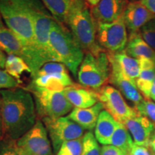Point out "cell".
I'll return each instance as SVG.
<instances>
[{
	"mask_svg": "<svg viewBox=\"0 0 155 155\" xmlns=\"http://www.w3.org/2000/svg\"><path fill=\"white\" fill-rule=\"evenodd\" d=\"M101 155H127L125 152L113 146V145H104L101 148Z\"/></svg>",
	"mask_w": 155,
	"mask_h": 155,
	"instance_id": "33",
	"label": "cell"
},
{
	"mask_svg": "<svg viewBox=\"0 0 155 155\" xmlns=\"http://www.w3.org/2000/svg\"><path fill=\"white\" fill-rule=\"evenodd\" d=\"M104 108V106L101 102L86 108H74L68 115V118L84 129L91 131L96 127L98 116Z\"/></svg>",
	"mask_w": 155,
	"mask_h": 155,
	"instance_id": "18",
	"label": "cell"
},
{
	"mask_svg": "<svg viewBox=\"0 0 155 155\" xmlns=\"http://www.w3.org/2000/svg\"><path fill=\"white\" fill-rule=\"evenodd\" d=\"M63 93L71 105L75 108H86L99 102L96 91L76 85L66 87Z\"/></svg>",
	"mask_w": 155,
	"mask_h": 155,
	"instance_id": "17",
	"label": "cell"
},
{
	"mask_svg": "<svg viewBox=\"0 0 155 155\" xmlns=\"http://www.w3.org/2000/svg\"><path fill=\"white\" fill-rule=\"evenodd\" d=\"M129 131L134 143L138 146L150 147L152 137L155 131V124L140 114L124 122Z\"/></svg>",
	"mask_w": 155,
	"mask_h": 155,
	"instance_id": "14",
	"label": "cell"
},
{
	"mask_svg": "<svg viewBox=\"0 0 155 155\" xmlns=\"http://www.w3.org/2000/svg\"><path fill=\"white\" fill-rule=\"evenodd\" d=\"M42 123L49 135L54 152H58L64 142L82 138L85 129L68 116L58 119L43 118Z\"/></svg>",
	"mask_w": 155,
	"mask_h": 155,
	"instance_id": "10",
	"label": "cell"
},
{
	"mask_svg": "<svg viewBox=\"0 0 155 155\" xmlns=\"http://www.w3.org/2000/svg\"><path fill=\"white\" fill-rule=\"evenodd\" d=\"M134 108L140 115L145 116L155 124V102L144 98Z\"/></svg>",
	"mask_w": 155,
	"mask_h": 155,
	"instance_id": "28",
	"label": "cell"
},
{
	"mask_svg": "<svg viewBox=\"0 0 155 155\" xmlns=\"http://www.w3.org/2000/svg\"><path fill=\"white\" fill-rule=\"evenodd\" d=\"M140 73L136 81L139 92L145 99H150V91L155 77V63L147 58L139 59Z\"/></svg>",
	"mask_w": 155,
	"mask_h": 155,
	"instance_id": "20",
	"label": "cell"
},
{
	"mask_svg": "<svg viewBox=\"0 0 155 155\" xmlns=\"http://www.w3.org/2000/svg\"><path fill=\"white\" fill-rule=\"evenodd\" d=\"M151 99L154 101V102H155V77L154 81H153L152 88H151L150 91V100Z\"/></svg>",
	"mask_w": 155,
	"mask_h": 155,
	"instance_id": "37",
	"label": "cell"
},
{
	"mask_svg": "<svg viewBox=\"0 0 155 155\" xmlns=\"http://www.w3.org/2000/svg\"><path fill=\"white\" fill-rule=\"evenodd\" d=\"M152 155H155V153H154V152H152Z\"/></svg>",
	"mask_w": 155,
	"mask_h": 155,
	"instance_id": "44",
	"label": "cell"
},
{
	"mask_svg": "<svg viewBox=\"0 0 155 155\" xmlns=\"http://www.w3.org/2000/svg\"><path fill=\"white\" fill-rule=\"evenodd\" d=\"M111 65L107 52L97 55L87 53L78 72V80L85 88L98 91L108 82Z\"/></svg>",
	"mask_w": 155,
	"mask_h": 155,
	"instance_id": "6",
	"label": "cell"
},
{
	"mask_svg": "<svg viewBox=\"0 0 155 155\" xmlns=\"http://www.w3.org/2000/svg\"><path fill=\"white\" fill-rule=\"evenodd\" d=\"M56 155H68V154H66V153H65L64 152H63V151L59 150L57 152V154H56Z\"/></svg>",
	"mask_w": 155,
	"mask_h": 155,
	"instance_id": "42",
	"label": "cell"
},
{
	"mask_svg": "<svg viewBox=\"0 0 155 155\" xmlns=\"http://www.w3.org/2000/svg\"><path fill=\"white\" fill-rule=\"evenodd\" d=\"M65 25L85 53L97 55L104 51L97 41V23L84 0H73Z\"/></svg>",
	"mask_w": 155,
	"mask_h": 155,
	"instance_id": "3",
	"label": "cell"
},
{
	"mask_svg": "<svg viewBox=\"0 0 155 155\" xmlns=\"http://www.w3.org/2000/svg\"><path fill=\"white\" fill-rule=\"evenodd\" d=\"M0 13L7 28L20 39L25 49L24 60L33 75L46 62L37 46L30 15L19 0H0Z\"/></svg>",
	"mask_w": 155,
	"mask_h": 155,
	"instance_id": "2",
	"label": "cell"
},
{
	"mask_svg": "<svg viewBox=\"0 0 155 155\" xmlns=\"http://www.w3.org/2000/svg\"><path fill=\"white\" fill-rule=\"evenodd\" d=\"M3 134L2 127V118H1V96H0V137Z\"/></svg>",
	"mask_w": 155,
	"mask_h": 155,
	"instance_id": "40",
	"label": "cell"
},
{
	"mask_svg": "<svg viewBox=\"0 0 155 155\" xmlns=\"http://www.w3.org/2000/svg\"><path fill=\"white\" fill-rule=\"evenodd\" d=\"M16 144L26 155H53L47 129L40 120L17 140Z\"/></svg>",
	"mask_w": 155,
	"mask_h": 155,
	"instance_id": "12",
	"label": "cell"
},
{
	"mask_svg": "<svg viewBox=\"0 0 155 155\" xmlns=\"http://www.w3.org/2000/svg\"><path fill=\"white\" fill-rule=\"evenodd\" d=\"M25 89L33 95L37 112L42 119H58L73 110V106L63 91L48 90L30 86Z\"/></svg>",
	"mask_w": 155,
	"mask_h": 155,
	"instance_id": "7",
	"label": "cell"
},
{
	"mask_svg": "<svg viewBox=\"0 0 155 155\" xmlns=\"http://www.w3.org/2000/svg\"><path fill=\"white\" fill-rule=\"evenodd\" d=\"M107 53L119 65L122 72L131 81L136 82L140 73L139 60L128 55L125 51L116 53Z\"/></svg>",
	"mask_w": 155,
	"mask_h": 155,
	"instance_id": "23",
	"label": "cell"
},
{
	"mask_svg": "<svg viewBox=\"0 0 155 155\" xmlns=\"http://www.w3.org/2000/svg\"><path fill=\"white\" fill-rule=\"evenodd\" d=\"M6 60H7V56L5 53L0 48V69L5 68Z\"/></svg>",
	"mask_w": 155,
	"mask_h": 155,
	"instance_id": "36",
	"label": "cell"
},
{
	"mask_svg": "<svg viewBox=\"0 0 155 155\" xmlns=\"http://www.w3.org/2000/svg\"><path fill=\"white\" fill-rule=\"evenodd\" d=\"M119 122L114 119L111 114L103 110L101 112L95 127V137L98 143L108 145L112 135L115 131Z\"/></svg>",
	"mask_w": 155,
	"mask_h": 155,
	"instance_id": "21",
	"label": "cell"
},
{
	"mask_svg": "<svg viewBox=\"0 0 155 155\" xmlns=\"http://www.w3.org/2000/svg\"><path fill=\"white\" fill-rule=\"evenodd\" d=\"M139 32L144 41L155 51V18L143 26Z\"/></svg>",
	"mask_w": 155,
	"mask_h": 155,
	"instance_id": "29",
	"label": "cell"
},
{
	"mask_svg": "<svg viewBox=\"0 0 155 155\" xmlns=\"http://www.w3.org/2000/svg\"><path fill=\"white\" fill-rule=\"evenodd\" d=\"M139 2L149 11L155 15V0H140Z\"/></svg>",
	"mask_w": 155,
	"mask_h": 155,
	"instance_id": "35",
	"label": "cell"
},
{
	"mask_svg": "<svg viewBox=\"0 0 155 155\" xmlns=\"http://www.w3.org/2000/svg\"><path fill=\"white\" fill-rule=\"evenodd\" d=\"M86 1L89 4V5H91L92 7H94V6L96 5L101 0H86Z\"/></svg>",
	"mask_w": 155,
	"mask_h": 155,
	"instance_id": "39",
	"label": "cell"
},
{
	"mask_svg": "<svg viewBox=\"0 0 155 155\" xmlns=\"http://www.w3.org/2000/svg\"><path fill=\"white\" fill-rule=\"evenodd\" d=\"M0 155H26L18 147L16 142L0 143Z\"/></svg>",
	"mask_w": 155,
	"mask_h": 155,
	"instance_id": "32",
	"label": "cell"
},
{
	"mask_svg": "<svg viewBox=\"0 0 155 155\" xmlns=\"http://www.w3.org/2000/svg\"><path fill=\"white\" fill-rule=\"evenodd\" d=\"M81 155H101V148L95 135L91 131L83 137V151Z\"/></svg>",
	"mask_w": 155,
	"mask_h": 155,
	"instance_id": "27",
	"label": "cell"
},
{
	"mask_svg": "<svg viewBox=\"0 0 155 155\" xmlns=\"http://www.w3.org/2000/svg\"><path fill=\"white\" fill-rule=\"evenodd\" d=\"M32 81L29 86L52 91H63L73 85L68 73L67 68L58 62L45 63L35 74L31 75Z\"/></svg>",
	"mask_w": 155,
	"mask_h": 155,
	"instance_id": "8",
	"label": "cell"
},
{
	"mask_svg": "<svg viewBox=\"0 0 155 155\" xmlns=\"http://www.w3.org/2000/svg\"><path fill=\"white\" fill-rule=\"evenodd\" d=\"M60 150L66 153L68 155H81L83 151V137L65 141Z\"/></svg>",
	"mask_w": 155,
	"mask_h": 155,
	"instance_id": "30",
	"label": "cell"
},
{
	"mask_svg": "<svg viewBox=\"0 0 155 155\" xmlns=\"http://www.w3.org/2000/svg\"><path fill=\"white\" fill-rule=\"evenodd\" d=\"M123 18L129 34L139 32L147 22L155 18V15L139 2H129L123 14Z\"/></svg>",
	"mask_w": 155,
	"mask_h": 155,
	"instance_id": "16",
	"label": "cell"
},
{
	"mask_svg": "<svg viewBox=\"0 0 155 155\" xmlns=\"http://www.w3.org/2000/svg\"><path fill=\"white\" fill-rule=\"evenodd\" d=\"M96 38L98 45L107 53L124 51L129 37L123 15L115 22L97 23Z\"/></svg>",
	"mask_w": 155,
	"mask_h": 155,
	"instance_id": "9",
	"label": "cell"
},
{
	"mask_svg": "<svg viewBox=\"0 0 155 155\" xmlns=\"http://www.w3.org/2000/svg\"><path fill=\"white\" fill-rule=\"evenodd\" d=\"M96 93L99 102L116 121L124 123L126 120L139 114L134 108L126 102L123 95L114 86L105 85L96 91Z\"/></svg>",
	"mask_w": 155,
	"mask_h": 155,
	"instance_id": "11",
	"label": "cell"
},
{
	"mask_svg": "<svg viewBox=\"0 0 155 155\" xmlns=\"http://www.w3.org/2000/svg\"><path fill=\"white\" fill-rule=\"evenodd\" d=\"M129 3L128 0H101L91 11L96 23H111L122 17Z\"/></svg>",
	"mask_w": 155,
	"mask_h": 155,
	"instance_id": "15",
	"label": "cell"
},
{
	"mask_svg": "<svg viewBox=\"0 0 155 155\" xmlns=\"http://www.w3.org/2000/svg\"><path fill=\"white\" fill-rule=\"evenodd\" d=\"M58 22L65 25L73 0H40Z\"/></svg>",
	"mask_w": 155,
	"mask_h": 155,
	"instance_id": "24",
	"label": "cell"
},
{
	"mask_svg": "<svg viewBox=\"0 0 155 155\" xmlns=\"http://www.w3.org/2000/svg\"><path fill=\"white\" fill-rule=\"evenodd\" d=\"M3 134L18 140L36 124V110L32 94L25 88L0 90Z\"/></svg>",
	"mask_w": 155,
	"mask_h": 155,
	"instance_id": "1",
	"label": "cell"
},
{
	"mask_svg": "<svg viewBox=\"0 0 155 155\" xmlns=\"http://www.w3.org/2000/svg\"><path fill=\"white\" fill-rule=\"evenodd\" d=\"M4 28H5V25H4V23H3L2 17L1 13H0V29H2Z\"/></svg>",
	"mask_w": 155,
	"mask_h": 155,
	"instance_id": "41",
	"label": "cell"
},
{
	"mask_svg": "<svg viewBox=\"0 0 155 155\" xmlns=\"http://www.w3.org/2000/svg\"><path fill=\"white\" fill-rule=\"evenodd\" d=\"M5 70L20 83V78L23 73L29 72L31 73L30 68L25 60L15 55H7Z\"/></svg>",
	"mask_w": 155,
	"mask_h": 155,
	"instance_id": "26",
	"label": "cell"
},
{
	"mask_svg": "<svg viewBox=\"0 0 155 155\" xmlns=\"http://www.w3.org/2000/svg\"><path fill=\"white\" fill-rule=\"evenodd\" d=\"M150 147L152 149L153 152L155 153V131L154 134H153L152 139H151V141H150Z\"/></svg>",
	"mask_w": 155,
	"mask_h": 155,
	"instance_id": "38",
	"label": "cell"
},
{
	"mask_svg": "<svg viewBox=\"0 0 155 155\" xmlns=\"http://www.w3.org/2000/svg\"><path fill=\"white\" fill-rule=\"evenodd\" d=\"M128 155H152L147 147L138 146L134 144L131 150Z\"/></svg>",
	"mask_w": 155,
	"mask_h": 155,
	"instance_id": "34",
	"label": "cell"
},
{
	"mask_svg": "<svg viewBox=\"0 0 155 155\" xmlns=\"http://www.w3.org/2000/svg\"><path fill=\"white\" fill-rule=\"evenodd\" d=\"M111 65V73L108 83L114 88L119 90L127 100L132 102L134 106L139 104L144 99V97L139 92L135 81H131L121 71L119 65L114 59L108 55Z\"/></svg>",
	"mask_w": 155,
	"mask_h": 155,
	"instance_id": "13",
	"label": "cell"
},
{
	"mask_svg": "<svg viewBox=\"0 0 155 155\" xmlns=\"http://www.w3.org/2000/svg\"><path fill=\"white\" fill-rule=\"evenodd\" d=\"M134 144V143L129 131L123 124L119 122V124L110 139L109 144L120 149L128 155Z\"/></svg>",
	"mask_w": 155,
	"mask_h": 155,
	"instance_id": "25",
	"label": "cell"
},
{
	"mask_svg": "<svg viewBox=\"0 0 155 155\" xmlns=\"http://www.w3.org/2000/svg\"><path fill=\"white\" fill-rule=\"evenodd\" d=\"M129 2H139L140 0H128Z\"/></svg>",
	"mask_w": 155,
	"mask_h": 155,
	"instance_id": "43",
	"label": "cell"
},
{
	"mask_svg": "<svg viewBox=\"0 0 155 155\" xmlns=\"http://www.w3.org/2000/svg\"><path fill=\"white\" fill-rule=\"evenodd\" d=\"M124 51L136 59L147 58L155 63V51L144 41L139 32L129 34Z\"/></svg>",
	"mask_w": 155,
	"mask_h": 155,
	"instance_id": "19",
	"label": "cell"
},
{
	"mask_svg": "<svg viewBox=\"0 0 155 155\" xmlns=\"http://www.w3.org/2000/svg\"><path fill=\"white\" fill-rule=\"evenodd\" d=\"M50 43L58 62L63 63L73 76L78 77L85 52L65 25L55 21L50 33Z\"/></svg>",
	"mask_w": 155,
	"mask_h": 155,
	"instance_id": "5",
	"label": "cell"
},
{
	"mask_svg": "<svg viewBox=\"0 0 155 155\" xmlns=\"http://www.w3.org/2000/svg\"><path fill=\"white\" fill-rule=\"evenodd\" d=\"M20 82L9 74L5 70L0 69V90L19 87Z\"/></svg>",
	"mask_w": 155,
	"mask_h": 155,
	"instance_id": "31",
	"label": "cell"
},
{
	"mask_svg": "<svg viewBox=\"0 0 155 155\" xmlns=\"http://www.w3.org/2000/svg\"><path fill=\"white\" fill-rule=\"evenodd\" d=\"M33 22L35 42L42 57L48 62H58L50 43V33L55 19L40 0H19ZM59 63V62H58Z\"/></svg>",
	"mask_w": 155,
	"mask_h": 155,
	"instance_id": "4",
	"label": "cell"
},
{
	"mask_svg": "<svg viewBox=\"0 0 155 155\" xmlns=\"http://www.w3.org/2000/svg\"><path fill=\"white\" fill-rule=\"evenodd\" d=\"M0 48L7 55H15L25 59V49L20 39L9 28L0 29Z\"/></svg>",
	"mask_w": 155,
	"mask_h": 155,
	"instance_id": "22",
	"label": "cell"
}]
</instances>
